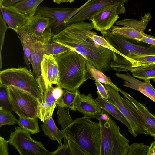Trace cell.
Returning a JSON list of instances; mask_svg holds the SVG:
<instances>
[{
  "label": "cell",
  "instance_id": "obj_1",
  "mask_svg": "<svg viewBox=\"0 0 155 155\" xmlns=\"http://www.w3.org/2000/svg\"><path fill=\"white\" fill-rule=\"evenodd\" d=\"M93 28L91 22L83 21L73 23L54 36L52 41L77 52L92 65L105 73L111 69L113 52L97 43L89 36Z\"/></svg>",
  "mask_w": 155,
  "mask_h": 155
},
{
  "label": "cell",
  "instance_id": "obj_2",
  "mask_svg": "<svg viewBox=\"0 0 155 155\" xmlns=\"http://www.w3.org/2000/svg\"><path fill=\"white\" fill-rule=\"evenodd\" d=\"M54 56L59 73V81L57 86L74 91L88 79L86 60L80 54L71 50Z\"/></svg>",
  "mask_w": 155,
  "mask_h": 155
},
{
  "label": "cell",
  "instance_id": "obj_3",
  "mask_svg": "<svg viewBox=\"0 0 155 155\" xmlns=\"http://www.w3.org/2000/svg\"><path fill=\"white\" fill-rule=\"evenodd\" d=\"M63 130L67 139L78 144L90 155H100L101 136L99 122L84 116L76 118Z\"/></svg>",
  "mask_w": 155,
  "mask_h": 155
},
{
  "label": "cell",
  "instance_id": "obj_4",
  "mask_svg": "<svg viewBox=\"0 0 155 155\" xmlns=\"http://www.w3.org/2000/svg\"><path fill=\"white\" fill-rule=\"evenodd\" d=\"M97 120L101 128L100 155H127L130 142L116 123L110 116L107 120Z\"/></svg>",
  "mask_w": 155,
  "mask_h": 155
},
{
  "label": "cell",
  "instance_id": "obj_5",
  "mask_svg": "<svg viewBox=\"0 0 155 155\" xmlns=\"http://www.w3.org/2000/svg\"><path fill=\"white\" fill-rule=\"evenodd\" d=\"M0 84L25 91L39 101H43V94L40 85L31 70L26 67H12L0 71Z\"/></svg>",
  "mask_w": 155,
  "mask_h": 155
},
{
  "label": "cell",
  "instance_id": "obj_6",
  "mask_svg": "<svg viewBox=\"0 0 155 155\" xmlns=\"http://www.w3.org/2000/svg\"><path fill=\"white\" fill-rule=\"evenodd\" d=\"M101 33L107 41L122 55L121 57L114 58L113 64H124L135 58L155 55V45L136 44L122 35L111 32L109 30L101 31Z\"/></svg>",
  "mask_w": 155,
  "mask_h": 155
},
{
  "label": "cell",
  "instance_id": "obj_7",
  "mask_svg": "<svg viewBox=\"0 0 155 155\" xmlns=\"http://www.w3.org/2000/svg\"><path fill=\"white\" fill-rule=\"evenodd\" d=\"M8 90L12 111L19 117L39 118L40 103L28 92L17 88L8 86Z\"/></svg>",
  "mask_w": 155,
  "mask_h": 155
},
{
  "label": "cell",
  "instance_id": "obj_8",
  "mask_svg": "<svg viewBox=\"0 0 155 155\" xmlns=\"http://www.w3.org/2000/svg\"><path fill=\"white\" fill-rule=\"evenodd\" d=\"M104 85L112 100L127 119L136 136L139 134L146 136L149 135L148 128L130 102L121 96L119 91L107 85Z\"/></svg>",
  "mask_w": 155,
  "mask_h": 155
},
{
  "label": "cell",
  "instance_id": "obj_9",
  "mask_svg": "<svg viewBox=\"0 0 155 155\" xmlns=\"http://www.w3.org/2000/svg\"><path fill=\"white\" fill-rule=\"evenodd\" d=\"M31 134L25 129L16 127L10 134L9 143L21 155H51L42 143L33 139Z\"/></svg>",
  "mask_w": 155,
  "mask_h": 155
},
{
  "label": "cell",
  "instance_id": "obj_10",
  "mask_svg": "<svg viewBox=\"0 0 155 155\" xmlns=\"http://www.w3.org/2000/svg\"><path fill=\"white\" fill-rule=\"evenodd\" d=\"M52 21L49 18L35 15L21 28L28 34L34 43L46 44L52 41Z\"/></svg>",
  "mask_w": 155,
  "mask_h": 155
},
{
  "label": "cell",
  "instance_id": "obj_11",
  "mask_svg": "<svg viewBox=\"0 0 155 155\" xmlns=\"http://www.w3.org/2000/svg\"><path fill=\"white\" fill-rule=\"evenodd\" d=\"M125 4L117 3L105 7L98 11L91 17L93 28L102 31L110 29L119 17V14L126 12Z\"/></svg>",
  "mask_w": 155,
  "mask_h": 155
},
{
  "label": "cell",
  "instance_id": "obj_12",
  "mask_svg": "<svg viewBox=\"0 0 155 155\" xmlns=\"http://www.w3.org/2000/svg\"><path fill=\"white\" fill-rule=\"evenodd\" d=\"M76 8L49 7L39 5L35 15L50 18L52 21L51 31L54 36L66 27L71 16Z\"/></svg>",
  "mask_w": 155,
  "mask_h": 155
},
{
  "label": "cell",
  "instance_id": "obj_13",
  "mask_svg": "<svg viewBox=\"0 0 155 155\" xmlns=\"http://www.w3.org/2000/svg\"><path fill=\"white\" fill-rule=\"evenodd\" d=\"M129 0H92L70 18L66 25L73 23L90 20L91 17L97 12L106 6L114 4H125Z\"/></svg>",
  "mask_w": 155,
  "mask_h": 155
},
{
  "label": "cell",
  "instance_id": "obj_14",
  "mask_svg": "<svg viewBox=\"0 0 155 155\" xmlns=\"http://www.w3.org/2000/svg\"><path fill=\"white\" fill-rule=\"evenodd\" d=\"M71 110L81 113L84 117L97 119L100 116L102 110L91 94H81L79 90Z\"/></svg>",
  "mask_w": 155,
  "mask_h": 155
},
{
  "label": "cell",
  "instance_id": "obj_15",
  "mask_svg": "<svg viewBox=\"0 0 155 155\" xmlns=\"http://www.w3.org/2000/svg\"><path fill=\"white\" fill-rule=\"evenodd\" d=\"M126 74L119 72L114 74L119 78L124 80V86L139 91L155 102V88L151 85L150 80L141 81L131 76L126 71Z\"/></svg>",
  "mask_w": 155,
  "mask_h": 155
},
{
  "label": "cell",
  "instance_id": "obj_16",
  "mask_svg": "<svg viewBox=\"0 0 155 155\" xmlns=\"http://www.w3.org/2000/svg\"><path fill=\"white\" fill-rule=\"evenodd\" d=\"M137 112L148 128L149 135L155 138V114L149 110L145 104L138 102L128 93H121Z\"/></svg>",
  "mask_w": 155,
  "mask_h": 155
},
{
  "label": "cell",
  "instance_id": "obj_17",
  "mask_svg": "<svg viewBox=\"0 0 155 155\" xmlns=\"http://www.w3.org/2000/svg\"><path fill=\"white\" fill-rule=\"evenodd\" d=\"M0 11L8 25V28L14 30L17 34L19 29L29 20L28 18L13 5L0 6Z\"/></svg>",
  "mask_w": 155,
  "mask_h": 155
},
{
  "label": "cell",
  "instance_id": "obj_18",
  "mask_svg": "<svg viewBox=\"0 0 155 155\" xmlns=\"http://www.w3.org/2000/svg\"><path fill=\"white\" fill-rule=\"evenodd\" d=\"M46 89L43 96V101L40 104V111L39 119L43 122L46 119L52 117L56 105V100L54 97L52 84L46 86Z\"/></svg>",
  "mask_w": 155,
  "mask_h": 155
},
{
  "label": "cell",
  "instance_id": "obj_19",
  "mask_svg": "<svg viewBox=\"0 0 155 155\" xmlns=\"http://www.w3.org/2000/svg\"><path fill=\"white\" fill-rule=\"evenodd\" d=\"M97 96L94 99L100 108L124 124L127 127L128 131L134 137H136L129 122L114 103L102 98L98 94Z\"/></svg>",
  "mask_w": 155,
  "mask_h": 155
},
{
  "label": "cell",
  "instance_id": "obj_20",
  "mask_svg": "<svg viewBox=\"0 0 155 155\" xmlns=\"http://www.w3.org/2000/svg\"><path fill=\"white\" fill-rule=\"evenodd\" d=\"M44 45L40 42L36 43L33 44L31 50L29 62L31 64L33 72L36 78L41 75V64L45 54Z\"/></svg>",
  "mask_w": 155,
  "mask_h": 155
},
{
  "label": "cell",
  "instance_id": "obj_21",
  "mask_svg": "<svg viewBox=\"0 0 155 155\" xmlns=\"http://www.w3.org/2000/svg\"><path fill=\"white\" fill-rule=\"evenodd\" d=\"M41 127L46 136L52 140L57 141L60 145L62 144V139L65 137V132L63 130H59L57 128L52 117L45 120Z\"/></svg>",
  "mask_w": 155,
  "mask_h": 155
},
{
  "label": "cell",
  "instance_id": "obj_22",
  "mask_svg": "<svg viewBox=\"0 0 155 155\" xmlns=\"http://www.w3.org/2000/svg\"><path fill=\"white\" fill-rule=\"evenodd\" d=\"M86 63L88 79L97 80L103 84L107 85L115 90L121 92L122 90L118 88L112 81L110 78L104 74L101 71L90 64L86 60Z\"/></svg>",
  "mask_w": 155,
  "mask_h": 155
},
{
  "label": "cell",
  "instance_id": "obj_23",
  "mask_svg": "<svg viewBox=\"0 0 155 155\" xmlns=\"http://www.w3.org/2000/svg\"><path fill=\"white\" fill-rule=\"evenodd\" d=\"M152 18L149 13H145L139 20L132 19H124L115 23L118 26H126L131 28L141 33H144L148 22Z\"/></svg>",
  "mask_w": 155,
  "mask_h": 155
},
{
  "label": "cell",
  "instance_id": "obj_24",
  "mask_svg": "<svg viewBox=\"0 0 155 155\" xmlns=\"http://www.w3.org/2000/svg\"><path fill=\"white\" fill-rule=\"evenodd\" d=\"M58 109L57 121L61 125V130L66 129L73 122L69 112V107L63 103L61 97L56 101Z\"/></svg>",
  "mask_w": 155,
  "mask_h": 155
},
{
  "label": "cell",
  "instance_id": "obj_25",
  "mask_svg": "<svg viewBox=\"0 0 155 155\" xmlns=\"http://www.w3.org/2000/svg\"><path fill=\"white\" fill-rule=\"evenodd\" d=\"M55 58L51 55L44 54L41 64V74L46 86L52 84V74Z\"/></svg>",
  "mask_w": 155,
  "mask_h": 155
},
{
  "label": "cell",
  "instance_id": "obj_26",
  "mask_svg": "<svg viewBox=\"0 0 155 155\" xmlns=\"http://www.w3.org/2000/svg\"><path fill=\"white\" fill-rule=\"evenodd\" d=\"M44 0H24L13 5L17 10L30 18L35 15L40 4Z\"/></svg>",
  "mask_w": 155,
  "mask_h": 155
},
{
  "label": "cell",
  "instance_id": "obj_27",
  "mask_svg": "<svg viewBox=\"0 0 155 155\" xmlns=\"http://www.w3.org/2000/svg\"><path fill=\"white\" fill-rule=\"evenodd\" d=\"M18 34L23 46L24 60L29 70H31L29 62L31 57V50L34 43L28 34L21 28L19 29Z\"/></svg>",
  "mask_w": 155,
  "mask_h": 155
},
{
  "label": "cell",
  "instance_id": "obj_28",
  "mask_svg": "<svg viewBox=\"0 0 155 155\" xmlns=\"http://www.w3.org/2000/svg\"><path fill=\"white\" fill-rule=\"evenodd\" d=\"M111 32L122 35L127 38L138 41L142 39L143 33L126 26H113L109 30Z\"/></svg>",
  "mask_w": 155,
  "mask_h": 155
},
{
  "label": "cell",
  "instance_id": "obj_29",
  "mask_svg": "<svg viewBox=\"0 0 155 155\" xmlns=\"http://www.w3.org/2000/svg\"><path fill=\"white\" fill-rule=\"evenodd\" d=\"M37 118H24L19 117L18 124L21 127L28 131L31 134L40 132Z\"/></svg>",
  "mask_w": 155,
  "mask_h": 155
},
{
  "label": "cell",
  "instance_id": "obj_30",
  "mask_svg": "<svg viewBox=\"0 0 155 155\" xmlns=\"http://www.w3.org/2000/svg\"><path fill=\"white\" fill-rule=\"evenodd\" d=\"M44 54L53 56L59 55L71 50L60 44L52 42L44 45Z\"/></svg>",
  "mask_w": 155,
  "mask_h": 155
},
{
  "label": "cell",
  "instance_id": "obj_31",
  "mask_svg": "<svg viewBox=\"0 0 155 155\" xmlns=\"http://www.w3.org/2000/svg\"><path fill=\"white\" fill-rule=\"evenodd\" d=\"M0 108L12 111L9 99L8 87L0 84Z\"/></svg>",
  "mask_w": 155,
  "mask_h": 155
},
{
  "label": "cell",
  "instance_id": "obj_32",
  "mask_svg": "<svg viewBox=\"0 0 155 155\" xmlns=\"http://www.w3.org/2000/svg\"><path fill=\"white\" fill-rule=\"evenodd\" d=\"M154 63H155V55L135 58L130 60L125 64H117L135 67Z\"/></svg>",
  "mask_w": 155,
  "mask_h": 155
},
{
  "label": "cell",
  "instance_id": "obj_33",
  "mask_svg": "<svg viewBox=\"0 0 155 155\" xmlns=\"http://www.w3.org/2000/svg\"><path fill=\"white\" fill-rule=\"evenodd\" d=\"M12 112L0 108V127L5 125L18 124V120L12 114Z\"/></svg>",
  "mask_w": 155,
  "mask_h": 155
},
{
  "label": "cell",
  "instance_id": "obj_34",
  "mask_svg": "<svg viewBox=\"0 0 155 155\" xmlns=\"http://www.w3.org/2000/svg\"><path fill=\"white\" fill-rule=\"evenodd\" d=\"M130 72L133 77L140 79L145 80L155 79V68L139 69Z\"/></svg>",
  "mask_w": 155,
  "mask_h": 155
},
{
  "label": "cell",
  "instance_id": "obj_35",
  "mask_svg": "<svg viewBox=\"0 0 155 155\" xmlns=\"http://www.w3.org/2000/svg\"><path fill=\"white\" fill-rule=\"evenodd\" d=\"M149 147L143 143H133L129 147L127 155H147Z\"/></svg>",
  "mask_w": 155,
  "mask_h": 155
},
{
  "label": "cell",
  "instance_id": "obj_36",
  "mask_svg": "<svg viewBox=\"0 0 155 155\" xmlns=\"http://www.w3.org/2000/svg\"><path fill=\"white\" fill-rule=\"evenodd\" d=\"M78 89L74 91H71L64 89V93L61 97L64 104L72 109L74 102Z\"/></svg>",
  "mask_w": 155,
  "mask_h": 155
},
{
  "label": "cell",
  "instance_id": "obj_37",
  "mask_svg": "<svg viewBox=\"0 0 155 155\" xmlns=\"http://www.w3.org/2000/svg\"><path fill=\"white\" fill-rule=\"evenodd\" d=\"M2 12L0 11V69H1L2 66V57L1 55L2 47L3 45L5 33L8 28L7 26Z\"/></svg>",
  "mask_w": 155,
  "mask_h": 155
},
{
  "label": "cell",
  "instance_id": "obj_38",
  "mask_svg": "<svg viewBox=\"0 0 155 155\" xmlns=\"http://www.w3.org/2000/svg\"><path fill=\"white\" fill-rule=\"evenodd\" d=\"M72 155H90L85 150L72 141L67 139Z\"/></svg>",
  "mask_w": 155,
  "mask_h": 155
},
{
  "label": "cell",
  "instance_id": "obj_39",
  "mask_svg": "<svg viewBox=\"0 0 155 155\" xmlns=\"http://www.w3.org/2000/svg\"><path fill=\"white\" fill-rule=\"evenodd\" d=\"M64 138L63 144L59 146L55 151L51 152V155H72L68 141L65 137H64Z\"/></svg>",
  "mask_w": 155,
  "mask_h": 155
},
{
  "label": "cell",
  "instance_id": "obj_40",
  "mask_svg": "<svg viewBox=\"0 0 155 155\" xmlns=\"http://www.w3.org/2000/svg\"><path fill=\"white\" fill-rule=\"evenodd\" d=\"M95 84L97 89V94L99 95L102 98L108 101L114 103L110 98L104 85L97 80L95 81Z\"/></svg>",
  "mask_w": 155,
  "mask_h": 155
},
{
  "label": "cell",
  "instance_id": "obj_41",
  "mask_svg": "<svg viewBox=\"0 0 155 155\" xmlns=\"http://www.w3.org/2000/svg\"><path fill=\"white\" fill-rule=\"evenodd\" d=\"M59 81V73L58 67L55 59L52 74V84H55L57 85Z\"/></svg>",
  "mask_w": 155,
  "mask_h": 155
},
{
  "label": "cell",
  "instance_id": "obj_42",
  "mask_svg": "<svg viewBox=\"0 0 155 155\" xmlns=\"http://www.w3.org/2000/svg\"><path fill=\"white\" fill-rule=\"evenodd\" d=\"M9 140H6L0 136V155H8V144Z\"/></svg>",
  "mask_w": 155,
  "mask_h": 155
},
{
  "label": "cell",
  "instance_id": "obj_43",
  "mask_svg": "<svg viewBox=\"0 0 155 155\" xmlns=\"http://www.w3.org/2000/svg\"><path fill=\"white\" fill-rule=\"evenodd\" d=\"M139 41L144 42L152 45H155V37L144 33L142 39L139 40Z\"/></svg>",
  "mask_w": 155,
  "mask_h": 155
},
{
  "label": "cell",
  "instance_id": "obj_44",
  "mask_svg": "<svg viewBox=\"0 0 155 155\" xmlns=\"http://www.w3.org/2000/svg\"><path fill=\"white\" fill-rule=\"evenodd\" d=\"M62 89L57 86L53 88L52 93L56 101L60 99L62 97L64 93V90Z\"/></svg>",
  "mask_w": 155,
  "mask_h": 155
},
{
  "label": "cell",
  "instance_id": "obj_45",
  "mask_svg": "<svg viewBox=\"0 0 155 155\" xmlns=\"http://www.w3.org/2000/svg\"><path fill=\"white\" fill-rule=\"evenodd\" d=\"M24 0H4L2 5L0 6L13 5L15 4Z\"/></svg>",
  "mask_w": 155,
  "mask_h": 155
},
{
  "label": "cell",
  "instance_id": "obj_46",
  "mask_svg": "<svg viewBox=\"0 0 155 155\" xmlns=\"http://www.w3.org/2000/svg\"><path fill=\"white\" fill-rule=\"evenodd\" d=\"M154 140L149 146L147 155H155V138Z\"/></svg>",
  "mask_w": 155,
  "mask_h": 155
},
{
  "label": "cell",
  "instance_id": "obj_47",
  "mask_svg": "<svg viewBox=\"0 0 155 155\" xmlns=\"http://www.w3.org/2000/svg\"><path fill=\"white\" fill-rule=\"evenodd\" d=\"M92 0H88L85 3L82 5L79 8H78L74 12H73L71 16V18L76 14L79 11H80L82 8L85 6L87 4L89 3Z\"/></svg>",
  "mask_w": 155,
  "mask_h": 155
},
{
  "label": "cell",
  "instance_id": "obj_48",
  "mask_svg": "<svg viewBox=\"0 0 155 155\" xmlns=\"http://www.w3.org/2000/svg\"><path fill=\"white\" fill-rule=\"evenodd\" d=\"M64 0H53V2L58 4H60L61 3L64 2Z\"/></svg>",
  "mask_w": 155,
  "mask_h": 155
},
{
  "label": "cell",
  "instance_id": "obj_49",
  "mask_svg": "<svg viewBox=\"0 0 155 155\" xmlns=\"http://www.w3.org/2000/svg\"><path fill=\"white\" fill-rule=\"evenodd\" d=\"M4 0H0V5H1Z\"/></svg>",
  "mask_w": 155,
  "mask_h": 155
},
{
  "label": "cell",
  "instance_id": "obj_50",
  "mask_svg": "<svg viewBox=\"0 0 155 155\" xmlns=\"http://www.w3.org/2000/svg\"><path fill=\"white\" fill-rule=\"evenodd\" d=\"M75 0H69L68 2L71 3L73 2Z\"/></svg>",
  "mask_w": 155,
  "mask_h": 155
},
{
  "label": "cell",
  "instance_id": "obj_51",
  "mask_svg": "<svg viewBox=\"0 0 155 155\" xmlns=\"http://www.w3.org/2000/svg\"><path fill=\"white\" fill-rule=\"evenodd\" d=\"M69 0H64V2H68Z\"/></svg>",
  "mask_w": 155,
  "mask_h": 155
},
{
  "label": "cell",
  "instance_id": "obj_52",
  "mask_svg": "<svg viewBox=\"0 0 155 155\" xmlns=\"http://www.w3.org/2000/svg\"><path fill=\"white\" fill-rule=\"evenodd\" d=\"M153 80L155 82V79H153Z\"/></svg>",
  "mask_w": 155,
  "mask_h": 155
}]
</instances>
